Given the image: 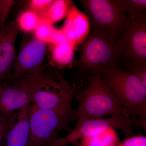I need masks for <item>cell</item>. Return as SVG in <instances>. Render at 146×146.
Masks as SVG:
<instances>
[{
  "instance_id": "1",
  "label": "cell",
  "mask_w": 146,
  "mask_h": 146,
  "mask_svg": "<svg viewBox=\"0 0 146 146\" xmlns=\"http://www.w3.org/2000/svg\"><path fill=\"white\" fill-rule=\"evenodd\" d=\"M74 99L78 103L74 115L76 125L90 119L130 117L106 86L100 73L88 77L86 86L76 91Z\"/></svg>"
},
{
  "instance_id": "2",
  "label": "cell",
  "mask_w": 146,
  "mask_h": 146,
  "mask_svg": "<svg viewBox=\"0 0 146 146\" xmlns=\"http://www.w3.org/2000/svg\"><path fill=\"white\" fill-rule=\"evenodd\" d=\"M80 50L78 71L82 76L89 77L124 64L118 41L104 31L93 29Z\"/></svg>"
},
{
  "instance_id": "3",
  "label": "cell",
  "mask_w": 146,
  "mask_h": 146,
  "mask_svg": "<svg viewBox=\"0 0 146 146\" xmlns=\"http://www.w3.org/2000/svg\"><path fill=\"white\" fill-rule=\"evenodd\" d=\"M100 76L106 86L130 117L146 120V86L138 77L118 66L101 73Z\"/></svg>"
},
{
  "instance_id": "4",
  "label": "cell",
  "mask_w": 146,
  "mask_h": 146,
  "mask_svg": "<svg viewBox=\"0 0 146 146\" xmlns=\"http://www.w3.org/2000/svg\"><path fill=\"white\" fill-rule=\"evenodd\" d=\"M75 110L72 103L53 110L39 109L32 104L29 118V133L26 146H51L58 138L59 131L68 134L72 130Z\"/></svg>"
},
{
  "instance_id": "5",
  "label": "cell",
  "mask_w": 146,
  "mask_h": 146,
  "mask_svg": "<svg viewBox=\"0 0 146 146\" xmlns=\"http://www.w3.org/2000/svg\"><path fill=\"white\" fill-rule=\"evenodd\" d=\"M53 78L44 74L26 75L0 84V112L10 114L31 103L35 94Z\"/></svg>"
},
{
  "instance_id": "6",
  "label": "cell",
  "mask_w": 146,
  "mask_h": 146,
  "mask_svg": "<svg viewBox=\"0 0 146 146\" xmlns=\"http://www.w3.org/2000/svg\"><path fill=\"white\" fill-rule=\"evenodd\" d=\"M146 130V120L121 115L117 117L90 119L76 125L67 136L58 139L51 146H74L84 137L96 135L109 129H118L125 133L126 138L134 134L135 128Z\"/></svg>"
},
{
  "instance_id": "7",
  "label": "cell",
  "mask_w": 146,
  "mask_h": 146,
  "mask_svg": "<svg viewBox=\"0 0 146 146\" xmlns=\"http://www.w3.org/2000/svg\"><path fill=\"white\" fill-rule=\"evenodd\" d=\"M94 29L104 32L117 41L122 36L127 18L115 0L80 1Z\"/></svg>"
},
{
  "instance_id": "8",
  "label": "cell",
  "mask_w": 146,
  "mask_h": 146,
  "mask_svg": "<svg viewBox=\"0 0 146 146\" xmlns=\"http://www.w3.org/2000/svg\"><path fill=\"white\" fill-rule=\"evenodd\" d=\"M124 64L146 65V18L143 13L135 19L128 18L121 38L118 41Z\"/></svg>"
},
{
  "instance_id": "9",
  "label": "cell",
  "mask_w": 146,
  "mask_h": 146,
  "mask_svg": "<svg viewBox=\"0 0 146 146\" xmlns=\"http://www.w3.org/2000/svg\"><path fill=\"white\" fill-rule=\"evenodd\" d=\"M47 44L34 37L25 42L16 56L8 82L21 76L43 74Z\"/></svg>"
},
{
  "instance_id": "10",
  "label": "cell",
  "mask_w": 146,
  "mask_h": 146,
  "mask_svg": "<svg viewBox=\"0 0 146 146\" xmlns=\"http://www.w3.org/2000/svg\"><path fill=\"white\" fill-rule=\"evenodd\" d=\"M56 76L58 81L53 79L35 94L31 102L34 107L39 109L53 110L73 103L76 92L81 89L82 84L72 86L58 72Z\"/></svg>"
},
{
  "instance_id": "11",
  "label": "cell",
  "mask_w": 146,
  "mask_h": 146,
  "mask_svg": "<svg viewBox=\"0 0 146 146\" xmlns=\"http://www.w3.org/2000/svg\"><path fill=\"white\" fill-rule=\"evenodd\" d=\"M20 31L16 21L6 25L0 33V84L8 82L16 60V42Z\"/></svg>"
},
{
  "instance_id": "12",
  "label": "cell",
  "mask_w": 146,
  "mask_h": 146,
  "mask_svg": "<svg viewBox=\"0 0 146 146\" xmlns=\"http://www.w3.org/2000/svg\"><path fill=\"white\" fill-rule=\"evenodd\" d=\"M91 24L88 16L74 5H72L62 29L68 42L75 47L82 44L90 33Z\"/></svg>"
},
{
  "instance_id": "13",
  "label": "cell",
  "mask_w": 146,
  "mask_h": 146,
  "mask_svg": "<svg viewBox=\"0 0 146 146\" xmlns=\"http://www.w3.org/2000/svg\"><path fill=\"white\" fill-rule=\"evenodd\" d=\"M32 107L28 104L18 111L16 122L5 138V146H26L29 133V118Z\"/></svg>"
},
{
  "instance_id": "14",
  "label": "cell",
  "mask_w": 146,
  "mask_h": 146,
  "mask_svg": "<svg viewBox=\"0 0 146 146\" xmlns=\"http://www.w3.org/2000/svg\"><path fill=\"white\" fill-rule=\"evenodd\" d=\"M119 141L116 131L111 129L96 135L84 137L74 146H116Z\"/></svg>"
},
{
  "instance_id": "15",
  "label": "cell",
  "mask_w": 146,
  "mask_h": 146,
  "mask_svg": "<svg viewBox=\"0 0 146 146\" xmlns=\"http://www.w3.org/2000/svg\"><path fill=\"white\" fill-rule=\"evenodd\" d=\"M72 4V2L71 1H53L44 13L40 16V18L53 25L66 18Z\"/></svg>"
},
{
  "instance_id": "16",
  "label": "cell",
  "mask_w": 146,
  "mask_h": 146,
  "mask_svg": "<svg viewBox=\"0 0 146 146\" xmlns=\"http://www.w3.org/2000/svg\"><path fill=\"white\" fill-rule=\"evenodd\" d=\"M75 47L70 43L53 46L52 58L59 68L70 66L73 63Z\"/></svg>"
},
{
  "instance_id": "17",
  "label": "cell",
  "mask_w": 146,
  "mask_h": 146,
  "mask_svg": "<svg viewBox=\"0 0 146 146\" xmlns=\"http://www.w3.org/2000/svg\"><path fill=\"white\" fill-rule=\"evenodd\" d=\"M115 1L129 19H136L146 11V0H115Z\"/></svg>"
},
{
  "instance_id": "18",
  "label": "cell",
  "mask_w": 146,
  "mask_h": 146,
  "mask_svg": "<svg viewBox=\"0 0 146 146\" xmlns=\"http://www.w3.org/2000/svg\"><path fill=\"white\" fill-rule=\"evenodd\" d=\"M41 20L36 13L29 9L22 12L16 22L20 30L31 32L34 31Z\"/></svg>"
},
{
  "instance_id": "19",
  "label": "cell",
  "mask_w": 146,
  "mask_h": 146,
  "mask_svg": "<svg viewBox=\"0 0 146 146\" xmlns=\"http://www.w3.org/2000/svg\"><path fill=\"white\" fill-rule=\"evenodd\" d=\"M56 29L52 25L44 20L41 19L38 25L35 29V38L46 44H50L53 35Z\"/></svg>"
},
{
  "instance_id": "20",
  "label": "cell",
  "mask_w": 146,
  "mask_h": 146,
  "mask_svg": "<svg viewBox=\"0 0 146 146\" xmlns=\"http://www.w3.org/2000/svg\"><path fill=\"white\" fill-rule=\"evenodd\" d=\"M18 116V112H14L10 114L0 112V144L16 122Z\"/></svg>"
},
{
  "instance_id": "21",
  "label": "cell",
  "mask_w": 146,
  "mask_h": 146,
  "mask_svg": "<svg viewBox=\"0 0 146 146\" xmlns=\"http://www.w3.org/2000/svg\"><path fill=\"white\" fill-rule=\"evenodd\" d=\"M16 1L0 0V33L5 26L7 19Z\"/></svg>"
},
{
  "instance_id": "22",
  "label": "cell",
  "mask_w": 146,
  "mask_h": 146,
  "mask_svg": "<svg viewBox=\"0 0 146 146\" xmlns=\"http://www.w3.org/2000/svg\"><path fill=\"white\" fill-rule=\"evenodd\" d=\"M126 70L138 77L146 86V65L129 63L125 64Z\"/></svg>"
},
{
  "instance_id": "23",
  "label": "cell",
  "mask_w": 146,
  "mask_h": 146,
  "mask_svg": "<svg viewBox=\"0 0 146 146\" xmlns=\"http://www.w3.org/2000/svg\"><path fill=\"white\" fill-rule=\"evenodd\" d=\"M53 0H31L29 3V9L36 13L39 17L49 7Z\"/></svg>"
},
{
  "instance_id": "24",
  "label": "cell",
  "mask_w": 146,
  "mask_h": 146,
  "mask_svg": "<svg viewBox=\"0 0 146 146\" xmlns=\"http://www.w3.org/2000/svg\"><path fill=\"white\" fill-rule=\"evenodd\" d=\"M116 146H146V137L142 135L130 136L119 141Z\"/></svg>"
},
{
  "instance_id": "25",
  "label": "cell",
  "mask_w": 146,
  "mask_h": 146,
  "mask_svg": "<svg viewBox=\"0 0 146 146\" xmlns=\"http://www.w3.org/2000/svg\"><path fill=\"white\" fill-rule=\"evenodd\" d=\"M0 146H5V139L3 140L1 143L0 144Z\"/></svg>"
}]
</instances>
